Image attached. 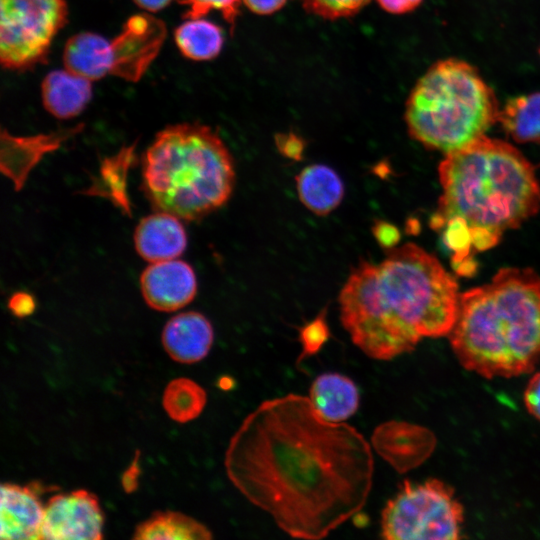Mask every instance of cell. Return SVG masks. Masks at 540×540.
I'll return each instance as SVG.
<instances>
[{
    "instance_id": "1",
    "label": "cell",
    "mask_w": 540,
    "mask_h": 540,
    "mask_svg": "<svg viewBox=\"0 0 540 540\" xmlns=\"http://www.w3.org/2000/svg\"><path fill=\"white\" fill-rule=\"evenodd\" d=\"M224 465L234 487L298 539L327 537L363 509L373 485L364 436L294 393L265 400L244 418Z\"/></svg>"
},
{
    "instance_id": "2",
    "label": "cell",
    "mask_w": 540,
    "mask_h": 540,
    "mask_svg": "<svg viewBox=\"0 0 540 540\" xmlns=\"http://www.w3.org/2000/svg\"><path fill=\"white\" fill-rule=\"evenodd\" d=\"M460 294L434 255L405 243L386 249L380 263L361 261L351 270L338 296L340 321L366 356L387 361L424 338L448 335Z\"/></svg>"
},
{
    "instance_id": "3",
    "label": "cell",
    "mask_w": 540,
    "mask_h": 540,
    "mask_svg": "<svg viewBox=\"0 0 540 540\" xmlns=\"http://www.w3.org/2000/svg\"><path fill=\"white\" fill-rule=\"evenodd\" d=\"M442 192L431 227L442 234L463 273L472 256L497 245L540 209L531 163L510 143L484 136L446 154L439 165Z\"/></svg>"
},
{
    "instance_id": "4",
    "label": "cell",
    "mask_w": 540,
    "mask_h": 540,
    "mask_svg": "<svg viewBox=\"0 0 540 540\" xmlns=\"http://www.w3.org/2000/svg\"><path fill=\"white\" fill-rule=\"evenodd\" d=\"M448 335L469 371L485 378L530 372L540 359V276L530 268H503L461 293Z\"/></svg>"
},
{
    "instance_id": "5",
    "label": "cell",
    "mask_w": 540,
    "mask_h": 540,
    "mask_svg": "<svg viewBox=\"0 0 540 540\" xmlns=\"http://www.w3.org/2000/svg\"><path fill=\"white\" fill-rule=\"evenodd\" d=\"M235 180L233 157L225 143L199 123L166 126L142 161L141 188L152 207L185 221L202 219L222 207Z\"/></svg>"
},
{
    "instance_id": "6",
    "label": "cell",
    "mask_w": 540,
    "mask_h": 540,
    "mask_svg": "<svg viewBox=\"0 0 540 540\" xmlns=\"http://www.w3.org/2000/svg\"><path fill=\"white\" fill-rule=\"evenodd\" d=\"M499 112L493 90L477 69L449 58L434 63L418 79L404 119L414 140L448 154L486 136Z\"/></svg>"
},
{
    "instance_id": "7",
    "label": "cell",
    "mask_w": 540,
    "mask_h": 540,
    "mask_svg": "<svg viewBox=\"0 0 540 540\" xmlns=\"http://www.w3.org/2000/svg\"><path fill=\"white\" fill-rule=\"evenodd\" d=\"M463 506L439 479L404 480L381 511L380 535L387 540L462 538Z\"/></svg>"
},
{
    "instance_id": "8",
    "label": "cell",
    "mask_w": 540,
    "mask_h": 540,
    "mask_svg": "<svg viewBox=\"0 0 540 540\" xmlns=\"http://www.w3.org/2000/svg\"><path fill=\"white\" fill-rule=\"evenodd\" d=\"M165 36L164 23L149 14L130 17L112 40L84 32L77 50L81 72L91 81L113 75L136 82L159 53Z\"/></svg>"
},
{
    "instance_id": "9",
    "label": "cell",
    "mask_w": 540,
    "mask_h": 540,
    "mask_svg": "<svg viewBox=\"0 0 540 540\" xmlns=\"http://www.w3.org/2000/svg\"><path fill=\"white\" fill-rule=\"evenodd\" d=\"M68 13L66 0H0L2 67L26 71L45 63Z\"/></svg>"
},
{
    "instance_id": "10",
    "label": "cell",
    "mask_w": 540,
    "mask_h": 540,
    "mask_svg": "<svg viewBox=\"0 0 540 540\" xmlns=\"http://www.w3.org/2000/svg\"><path fill=\"white\" fill-rule=\"evenodd\" d=\"M104 514L97 496L85 489L59 493L45 505L40 539L99 540Z\"/></svg>"
},
{
    "instance_id": "11",
    "label": "cell",
    "mask_w": 540,
    "mask_h": 540,
    "mask_svg": "<svg viewBox=\"0 0 540 540\" xmlns=\"http://www.w3.org/2000/svg\"><path fill=\"white\" fill-rule=\"evenodd\" d=\"M371 446L397 472L405 473L428 458L434 449L435 438L425 427L390 420L374 428Z\"/></svg>"
},
{
    "instance_id": "12",
    "label": "cell",
    "mask_w": 540,
    "mask_h": 540,
    "mask_svg": "<svg viewBox=\"0 0 540 540\" xmlns=\"http://www.w3.org/2000/svg\"><path fill=\"white\" fill-rule=\"evenodd\" d=\"M142 296L149 307L172 312L189 304L197 292L192 267L181 260L151 263L140 276Z\"/></svg>"
},
{
    "instance_id": "13",
    "label": "cell",
    "mask_w": 540,
    "mask_h": 540,
    "mask_svg": "<svg viewBox=\"0 0 540 540\" xmlns=\"http://www.w3.org/2000/svg\"><path fill=\"white\" fill-rule=\"evenodd\" d=\"M40 485L2 483L0 500L1 539H40L44 509Z\"/></svg>"
},
{
    "instance_id": "14",
    "label": "cell",
    "mask_w": 540,
    "mask_h": 540,
    "mask_svg": "<svg viewBox=\"0 0 540 540\" xmlns=\"http://www.w3.org/2000/svg\"><path fill=\"white\" fill-rule=\"evenodd\" d=\"M161 341L166 353L174 361L196 363L208 355L214 341V330L203 314L188 311L167 321Z\"/></svg>"
},
{
    "instance_id": "15",
    "label": "cell",
    "mask_w": 540,
    "mask_h": 540,
    "mask_svg": "<svg viewBox=\"0 0 540 540\" xmlns=\"http://www.w3.org/2000/svg\"><path fill=\"white\" fill-rule=\"evenodd\" d=\"M137 253L151 263L175 259L186 249V231L179 218L157 211L140 220L134 232Z\"/></svg>"
},
{
    "instance_id": "16",
    "label": "cell",
    "mask_w": 540,
    "mask_h": 540,
    "mask_svg": "<svg viewBox=\"0 0 540 540\" xmlns=\"http://www.w3.org/2000/svg\"><path fill=\"white\" fill-rule=\"evenodd\" d=\"M91 82L67 69L49 72L41 83V99L45 110L58 119L76 117L92 98Z\"/></svg>"
},
{
    "instance_id": "17",
    "label": "cell",
    "mask_w": 540,
    "mask_h": 540,
    "mask_svg": "<svg viewBox=\"0 0 540 540\" xmlns=\"http://www.w3.org/2000/svg\"><path fill=\"white\" fill-rule=\"evenodd\" d=\"M309 399L323 418L340 423L357 412L360 394L358 387L349 377L326 372L318 375L312 382Z\"/></svg>"
},
{
    "instance_id": "18",
    "label": "cell",
    "mask_w": 540,
    "mask_h": 540,
    "mask_svg": "<svg viewBox=\"0 0 540 540\" xmlns=\"http://www.w3.org/2000/svg\"><path fill=\"white\" fill-rule=\"evenodd\" d=\"M300 202L312 213L326 216L341 204L345 195L342 178L325 164L304 167L296 176Z\"/></svg>"
},
{
    "instance_id": "19",
    "label": "cell",
    "mask_w": 540,
    "mask_h": 540,
    "mask_svg": "<svg viewBox=\"0 0 540 540\" xmlns=\"http://www.w3.org/2000/svg\"><path fill=\"white\" fill-rule=\"evenodd\" d=\"M133 539L208 540L212 532L196 519L178 511H155L139 523Z\"/></svg>"
},
{
    "instance_id": "20",
    "label": "cell",
    "mask_w": 540,
    "mask_h": 540,
    "mask_svg": "<svg viewBox=\"0 0 540 540\" xmlns=\"http://www.w3.org/2000/svg\"><path fill=\"white\" fill-rule=\"evenodd\" d=\"M180 53L194 61H206L219 55L224 43L220 26L203 18L187 19L174 30Z\"/></svg>"
},
{
    "instance_id": "21",
    "label": "cell",
    "mask_w": 540,
    "mask_h": 540,
    "mask_svg": "<svg viewBox=\"0 0 540 540\" xmlns=\"http://www.w3.org/2000/svg\"><path fill=\"white\" fill-rule=\"evenodd\" d=\"M498 122L518 143L540 142V92L508 100L500 109Z\"/></svg>"
},
{
    "instance_id": "22",
    "label": "cell",
    "mask_w": 540,
    "mask_h": 540,
    "mask_svg": "<svg viewBox=\"0 0 540 540\" xmlns=\"http://www.w3.org/2000/svg\"><path fill=\"white\" fill-rule=\"evenodd\" d=\"M207 402L206 391L194 380L176 378L168 383L162 405L168 416L179 423L197 418Z\"/></svg>"
},
{
    "instance_id": "23",
    "label": "cell",
    "mask_w": 540,
    "mask_h": 540,
    "mask_svg": "<svg viewBox=\"0 0 540 540\" xmlns=\"http://www.w3.org/2000/svg\"><path fill=\"white\" fill-rule=\"evenodd\" d=\"M182 5L187 6L183 17L185 19L202 18L211 10L216 9L221 12L223 18L234 30L236 19L239 14L240 0H178Z\"/></svg>"
},
{
    "instance_id": "24",
    "label": "cell",
    "mask_w": 540,
    "mask_h": 540,
    "mask_svg": "<svg viewBox=\"0 0 540 540\" xmlns=\"http://www.w3.org/2000/svg\"><path fill=\"white\" fill-rule=\"evenodd\" d=\"M306 11L324 19L350 17L370 0H300Z\"/></svg>"
},
{
    "instance_id": "25",
    "label": "cell",
    "mask_w": 540,
    "mask_h": 540,
    "mask_svg": "<svg viewBox=\"0 0 540 540\" xmlns=\"http://www.w3.org/2000/svg\"><path fill=\"white\" fill-rule=\"evenodd\" d=\"M329 338V327L325 321V312L300 330L299 340L302 344V356H311L319 351Z\"/></svg>"
},
{
    "instance_id": "26",
    "label": "cell",
    "mask_w": 540,
    "mask_h": 540,
    "mask_svg": "<svg viewBox=\"0 0 540 540\" xmlns=\"http://www.w3.org/2000/svg\"><path fill=\"white\" fill-rule=\"evenodd\" d=\"M278 151L286 158L300 161L303 158L305 144L304 140L294 133H281L275 137Z\"/></svg>"
},
{
    "instance_id": "27",
    "label": "cell",
    "mask_w": 540,
    "mask_h": 540,
    "mask_svg": "<svg viewBox=\"0 0 540 540\" xmlns=\"http://www.w3.org/2000/svg\"><path fill=\"white\" fill-rule=\"evenodd\" d=\"M524 403L528 412L540 421V372L529 380L524 391Z\"/></svg>"
},
{
    "instance_id": "28",
    "label": "cell",
    "mask_w": 540,
    "mask_h": 540,
    "mask_svg": "<svg viewBox=\"0 0 540 540\" xmlns=\"http://www.w3.org/2000/svg\"><path fill=\"white\" fill-rule=\"evenodd\" d=\"M8 307L17 317H26L33 313L35 301L31 294L26 292L14 293L9 299Z\"/></svg>"
},
{
    "instance_id": "29",
    "label": "cell",
    "mask_w": 540,
    "mask_h": 540,
    "mask_svg": "<svg viewBox=\"0 0 540 540\" xmlns=\"http://www.w3.org/2000/svg\"><path fill=\"white\" fill-rule=\"evenodd\" d=\"M372 231L378 243L384 246L385 249L397 246L399 233L391 224L384 221H376L372 227Z\"/></svg>"
},
{
    "instance_id": "30",
    "label": "cell",
    "mask_w": 540,
    "mask_h": 540,
    "mask_svg": "<svg viewBox=\"0 0 540 540\" xmlns=\"http://www.w3.org/2000/svg\"><path fill=\"white\" fill-rule=\"evenodd\" d=\"M247 8L260 15L272 14L280 10L287 0H242Z\"/></svg>"
},
{
    "instance_id": "31",
    "label": "cell",
    "mask_w": 540,
    "mask_h": 540,
    "mask_svg": "<svg viewBox=\"0 0 540 540\" xmlns=\"http://www.w3.org/2000/svg\"><path fill=\"white\" fill-rule=\"evenodd\" d=\"M377 2L389 13L402 14L414 10L422 0H377Z\"/></svg>"
},
{
    "instance_id": "32",
    "label": "cell",
    "mask_w": 540,
    "mask_h": 540,
    "mask_svg": "<svg viewBox=\"0 0 540 540\" xmlns=\"http://www.w3.org/2000/svg\"><path fill=\"white\" fill-rule=\"evenodd\" d=\"M138 459L124 472L122 477V485L127 492H132L137 487V478L139 474Z\"/></svg>"
},
{
    "instance_id": "33",
    "label": "cell",
    "mask_w": 540,
    "mask_h": 540,
    "mask_svg": "<svg viewBox=\"0 0 540 540\" xmlns=\"http://www.w3.org/2000/svg\"><path fill=\"white\" fill-rule=\"evenodd\" d=\"M172 0H133L141 9L148 12H157L167 7Z\"/></svg>"
}]
</instances>
